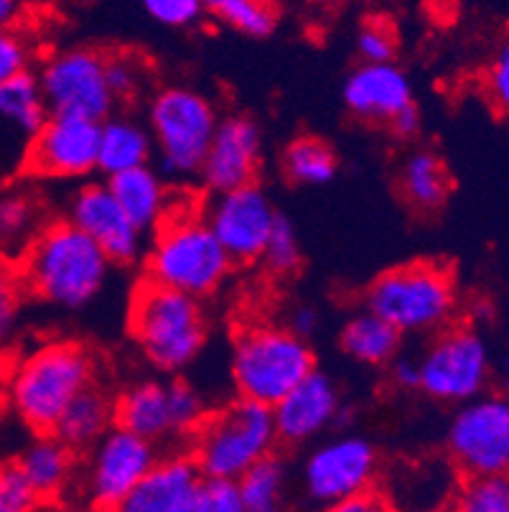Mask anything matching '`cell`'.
<instances>
[{"mask_svg":"<svg viewBox=\"0 0 509 512\" xmlns=\"http://www.w3.org/2000/svg\"><path fill=\"white\" fill-rule=\"evenodd\" d=\"M344 105L357 120L390 125L413 102V85L398 64H359L344 82Z\"/></svg>","mask_w":509,"mask_h":512,"instance_id":"cell-19","label":"cell"},{"mask_svg":"<svg viewBox=\"0 0 509 512\" xmlns=\"http://www.w3.org/2000/svg\"><path fill=\"white\" fill-rule=\"evenodd\" d=\"M387 128H390V133L395 138H398V141H413V138L420 133V128H423V118H420L418 105L405 107L403 113H400L398 118L392 120V123L387 125Z\"/></svg>","mask_w":509,"mask_h":512,"instance_id":"cell-45","label":"cell"},{"mask_svg":"<svg viewBox=\"0 0 509 512\" xmlns=\"http://www.w3.org/2000/svg\"><path fill=\"white\" fill-rule=\"evenodd\" d=\"M202 301L174 288L140 281L130 301V337L156 370L181 372L207 344Z\"/></svg>","mask_w":509,"mask_h":512,"instance_id":"cell-4","label":"cell"},{"mask_svg":"<svg viewBox=\"0 0 509 512\" xmlns=\"http://www.w3.org/2000/svg\"><path fill=\"white\" fill-rule=\"evenodd\" d=\"M260 161H263L260 125L247 115H230L219 120L199 179L212 194L232 192L240 186L255 184Z\"/></svg>","mask_w":509,"mask_h":512,"instance_id":"cell-17","label":"cell"},{"mask_svg":"<svg viewBox=\"0 0 509 512\" xmlns=\"http://www.w3.org/2000/svg\"><path fill=\"white\" fill-rule=\"evenodd\" d=\"M342 406V395L334 380L326 372L314 370L273 408L278 439L291 446L316 439L336 426Z\"/></svg>","mask_w":509,"mask_h":512,"instance_id":"cell-18","label":"cell"},{"mask_svg":"<svg viewBox=\"0 0 509 512\" xmlns=\"http://www.w3.org/2000/svg\"><path fill=\"white\" fill-rule=\"evenodd\" d=\"M67 220L84 235H90L112 265H133L143 253V232L128 220L107 181L77 189L69 199Z\"/></svg>","mask_w":509,"mask_h":512,"instance_id":"cell-16","label":"cell"},{"mask_svg":"<svg viewBox=\"0 0 509 512\" xmlns=\"http://www.w3.org/2000/svg\"><path fill=\"white\" fill-rule=\"evenodd\" d=\"M41 209L26 192L0 194V255L21 258L41 230Z\"/></svg>","mask_w":509,"mask_h":512,"instance_id":"cell-31","label":"cell"},{"mask_svg":"<svg viewBox=\"0 0 509 512\" xmlns=\"http://www.w3.org/2000/svg\"><path fill=\"white\" fill-rule=\"evenodd\" d=\"M446 451L466 477H509V395L482 393L459 406Z\"/></svg>","mask_w":509,"mask_h":512,"instance_id":"cell-10","label":"cell"},{"mask_svg":"<svg viewBox=\"0 0 509 512\" xmlns=\"http://www.w3.org/2000/svg\"><path fill=\"white\" fill-rule=\"evenodd\" d=\"M392 383L400 390H418L420 388V367L415 357H395L390 362Z\"/></svg>","mask_w":509,"mask_h":512,"instance_id":"cell-44","label":"cell"},{"mask_svg":"<svg viewBox=\"0 0 509 512\" xmlns=\"http://www.w3.org/2000/svg\"><path fill=\"white\" fill-rule=\"evenodd\" d=\"M497 377V385H499V393L509 395V355L504 357L502 362H499L497 367H494V375Z\"/></svg>","mask_w":509,"mask_h":512,"instance_id":"cell-48","label":"cell"},{"mask_svg":"<svg viewBox=\"0 0 509 512\" xmlns=\"http://www.w3.org/2000/svg\"><path fill=\"white\" fill-rule=\"evenodd\" d=\"M420 393L446 406H464L487 393L494 365L489 344L471 327H448L418 357Z\"/></svg>","mask_w":509,"mask_h":512,"instance_id":"cell-9","label":"cell"},{"mask_svg":"<svg viewBox=\"0 0 509 512\" xmlns=\"http://www.w3.org/2000/svg\"><path fill=\"white\" fill-rule=\"evenodd\" d=\"M400 342H403V334L367 309L362 314H354L339 334L344 352L354 362L367 367L390 365L398 357Z\"/></svg>","mask_w":509,"mask_h":512,"instance_id":"cell-27","label":"cell"},{"mask_svg":"<svg viewBox=\"0 0 509 512\" xmlns=\"http://www.w3.org/2000/svg\"><path fill=\"white\" fill-rule=\"evenodd\" d=\"M140 6L166 29H189L204 16V0H140Z\"/></svg>","mask_w":509,"mask_h":512,"instance_id":"cell-38","label":"cell"},{"mask_svg":"<svg viewBox=\"0 0 509 512\" xmlns=\"http://www.w3.org/2000/svg\"><path fill=\"white\" fill-rule=\"evenodd\" d=\"M191 439V459L204 479L237 482L280 444L273 408L237 398L207 413Z\"/></svg>","mask_w":509,"mask_h":512,"instance_id":"cell-5","label":"cell"},{"mask_svg":"<svg viewBox=\"0 0 509 512\" xmlns=\"http://www.w3.org/2000/svg\"><path fill=\"white\" fill-rule=\"evenodd\" d=\"M280 169L296 186H324L339 171V156L324 138L301 136L283 148Z\"/></svg>","mask_w":509,"mask_h":512,"instance_id":"cell-29","label":"cell"},{"mask_svg":"<svg viewBox=\"0 0 509 512\" xmlns=\"http://www.w3.org/2000/svg\"><path fill=\"white\" fill-rule=\"evenodd\" d=\"M158 462L151 441L112 426L92 449H87L82 492L92 512H120L138 482Z\"/></svg>","mask_w":509,"mask_h":512,"instance_id":"cell-11","label":"cell"},{"mask_svg":"<svg viewBox=\"0 0 509 512\" xmlns=\"http://www.w3.org/2000/svg\"><path fill=\"white\" fill-rule=\"evenodd\" d=\"M31 46L26 44L18 31L3 29L0 31V85L11 82L18 74L31 72Z\"/></svg>","mask_w":509,"mask_h":512,"instance_id":"cell-41","label":"cell"},{"mask_svg":"<svg viewBox=\"0 0 509 512\" xmlns=\"http://www.w3.org/2000/svg\"><path fill=\"white\" fill-rule=\"evenodd\" d=\"M105 59L107 54L87 46L59 51L46 59L36 77L51 113L79 115L95 123L115 115L118 100L107 82Z\"/></svg>","mask_w":509,"mask_h":512,"instance_id":"cell-12","label":"cell"},{"mask_svg":"<svg viewBox=\"0 0 509 512\" xmlns=\"http://www.w3.org/2000/svg\"><path fill=\"white\" fill-rule=\"evenodd\" d=\"M105 250L69 220L49 222L21 255V278L44 304L64 311L84 309L100 296L110 273Z\"/></svg>","mask_w":509,"mask_h":512,"instance_id":"cell-1","label":"cell"},{"mask_svg":"<svg viewBox=\"0 0 509 512\" xmlns=\"http://www.w3.org/2000/svg\"><path fill=\"white\" fill-rule=\"evenodd\" d=\"M364 309L400 334L441 332L459 309V291L446 265L415 260L380 273L364 293Z\"/></svg>","mask_w":509,"mask_h":512,"instance_id":"cell-6","label":"cell"},{"mask_svg":"<svg viewBox=\"0 0 509 512\" xmlns=\"http://www.w3.org/2000/svg\"><path fill=\"white\" fill-rule=\"evenodd\" d=\"M217 125L212 102L191 87H163L148 105V130L158 151V164L176 179L199 176Z\"/></svg>","mask_w":509,"mask_h":512,"instance_id":"cell-8","label":"cell"},{"mask_svg":"<svg viewBox=\"0 0 509 512\" xmlns=\"http://www.w3.org/2000/svg\"><path fill=\"white\" fill-rule=\"evenodd\" d=\"M115 426V400L90 385L64 408L51 434L74 451H87Z\"/></svg>","mask_w":509,"mask_h":512,"instance_id":"cell-24","label":"cell"},{"mask_svg":"<svg viewBox=\"0 0 509 512\" xmlns=\"http://www.w3.org/2000/svg\"><path fill=\"white\" fill-rule=\"evenodd\" d=\"M196 492H199V490H196ZM171 512H199V500H196V495L189 497V500L181 502V505L174 507Z\"/></svg>","mask_w":509,"mask_h":512,"instance_id":"cell-49","label":"cell"},{"mask_svg":"<svg viewBox=\"0 0 509 512\" xmlns=\"http://www.w3.org/2000/svg\"><path fill=\"white\" fill-rule=\"evenodd\" d=\"M153 153V136L148 125L128 115H110L100 123L97 143V171L110 179L123 171L148 166Z\"/></svg>","mask_w":509,"mask_h":512,"instance_id":"cell-23","label":"cell"},{"mask_svg":"<svg viewBox=\"0 0 509 512\" xmlns=\"http://www.w3.org/2000/svg\"><path fill=\"white\" fill-rule=\"evenodd\" d=\"M115 426L125 428L140 439L158 444L176 434L174 403H171V383L143 380L130 385L115 400Z\"/></svg>","mask_w":509,"mask_h":512,"instance_id":"cell-21","label":"cell"},{"mask_svg":"<svg viewBox=\"0 0 509 512\" xmlns=\"http://www.w3.org/2000/svg\"><path fill=\"white\" fill-rule=\"evenodd\" d=\"M316 327H319V311L314 309V306H298L296 311H293L291 316V327L296 334H301L303 339L311 337V334L316 332Z\"/></svg>","mask_w":509,"mask_h":512,"instance_id":"cell-46","label":"cell"},{"mask_svg":"<svg viewBox=\"0 0 509 512\" xmlns=\"http://www.w3.org/2000/svg\"><path fill=\"white\" fill-rule=\"evenodd\" d=\"M232 268L235 263L214 237L207 217L194 209H171L146 255L148 281L199 301L217 293Z\"/></svg>","mask_w":509,"mask_h":512,"instance_id":"cell-3","label":"cell"},{"mask_svg":"<svg viewBox=\"0 0 509 512\" xmlns=\"http://www.w3.org/2000/svg\"><path fill=\"white\" fill-rule=\"evenodd\" d=\"M21 16V0H0V31L13 29Z\"/></svg>","mask_w":509,"mask_h":512,"instance_id":"cell-47","label":"cell"},{"mask_svg":"<svg viewBox=\"0 0 509 512\" xmlns=\"http://www.w3.org/2000/svg\"><path fill=\"white\" fill-rule=\"evenodd\" d=\"M100 123L79 115L51 113L26 153L28 174L51 181L87 179L97 171Z\"/></svg>","mask_w":509,"mask_h":512,"instance_id":"cell-14","label":"cell"},{"mask_svg":"<svg viewBox=\"0 0 509 512\" xmlns=\"http://www.w3.org/2000/svg\"><path fill=\"white\" fill-rule=\"evenodd\" d=\"M380 456L370 439L354 434L334 436L308 451L301 467V487L308 502L321 510L375 490Z\"/></svg>","mask_w":509,"mask_h":512,"instance_id":"cell-13","label":"cell"},{"mask_svg":"<svg viewBox=\"0 0 509 512\" xmlns=\"http://www.w3.org/2000/svg\"><path fill=\"white\" fill-rule=\"evenodd\" d=\"M204 477L189 454L158 456L151 472L140 479L120 512H171L196 495Z\"/></svg>","mask_w":509,"mask_h":512,"instance_id":"cell-20","label":"cell"},{"mask_svg":"<svg viewBox=\"0 0 509 512\" xmlns=\"http://www.w3.org/2000/svg\"><path fill=\"white\" fill-rule=\"evenodd\" d=\"M204 217L235 265L258 263L278 222L273 202L258 184L214 194V202Z\"/></svg>","mask_w":509,"mask_h":512,"instance_id":"cell-15","label":"cell"},{"mask_svg":"<svg viewBox=\"0 0 509 512\" xmlns=\"http://www.w3.org/2000/svg\"><path fill=\"white\" fill-rule=\"evenodd\" d=\"M451 512H509V477H466Z\"/></svg>","mask_w":509,"mask_h":512,"instance_id":"cell-33","label":"cell"},{"mask_svg":"<svg viewBox=\"0 0 509 512\" xmlns=\"http://www.w3.org/2000/svg\"><path fill=\"white\" fill-rule=\"evenodd\" d=\"M484 95L497 113L509 115V39L502 41L484 72Z\"/></svg>","mask_w":509,"mask_h":512,"instance_id":"cell-40","label":"cell"},{"mask_svg":"<svg viewBox=\"0 0 509 512\" xmlns=\"http://www.w3.org/2000/svg\"><path fill=\"white\" fill-rule=\"evenodd\" d=\"M16 464L41 500H54L72 484L77 451L62 444L54 434H44L23 451Z\"/></svg>","mask_w":509,"mask_h":512,"instance_id":"cell-26","label":"cell"},{"mask_svg":"<svg viewBox=\"0 0 509 512\" xmlns=\"http://www.w3.org/2000/svg\"><path fill=\"white\" fill-rule=\"evenodd\" d=\"M204 11L250 39H268L278 29V8L270 0H204Z\"/></svg>","mask_w":509,"mask_h":512,"instance_id":"cell-32","label":"cell"},{"mask_svg":"<svg viewBox=\"0 0 509 512\" xmlns=\"http://www.w3.org/2000/svg\"><path fill=\"white\" fill-rule=\"evenodd\" d=\"M260 263L265 265V271L270 276L286 278L301 268V242H298L296 230H293L291 222L286 217H280L275 222L273 232H270L268 242H265V250L260 255Z\"/></svg>","mask_w":509,"mask_h":512,"instance_id":"cell-34","label":"cell"},{"mask_svg":"<svg viewBox=\"0 0 509 512\" xmlns=\"http://www.w3.org/2000/svg\"><path fill=\"white\" fill-rule=\"evenodd\" d=\"M51 115L44 90L34 72L18 74L0 85V123L26 138H34Z\"/></svg>","mask_w":509,"mask_h":512,"instance_id":"cell-28","label":"cell"},{"mask_svg":"<svg viewBox=\"0 0 509 512\" xmlns=\"http://www.w3.org/2000/svg\"><path fill=\"white\" fill-rule=\"evenodd\" d=\"M321 512H395V507L382 492L367 490L362 495L349 497V500L334 502V505L324 507Z\"/></svg>","mask_w":509,"mask_h":512,"instance_id":"cell-43","label":"cell"},{"mask_svg":"<svg viewBox=\"0 0 509 512\" xmlns=\"http://www.w3.org/2000/svg\"><path fill=\"white\" fill-rule=\"evenodd\" d=\"M196 500H199V512H247L235 482L204 479L199 492H196Z\"/></svg>","mask_w":509,"mask_h":512,"instance_id":"cell-42","label":"cell"},{"mask_svg":"<svg viewBox=\"0 0 509 512\" xmlns=\"http://www.w3.org/2000/svg\"><path fill=\"white\" fill-rule=\"evenodd\" d=\"M112 197L118 199L128 220L138 227L140 232L158 230L168 214H171V199L163 184L161 174L151 166L123 171L107 179Z\"/></svg>","mask_w":509,"mask_h":512,"instance_id":"cell-22","label":"cell"},{"mask_svg":"<svg viewBox=\"0 0 509 512\" xmlns=\"http://www.w3.org/2000/svg\"><path fill=\"white\" fill-rule=\"evenodd\" d=\"M398 189L410 209L433 214L446 207L454 181L438 153L420 148V151L410 153L400 166Z\"/></svg>","mask_w":509,"mask_h":512,"instance_id":"cell-25","label":"cell"},{"mask_svg":"<svg viewBox=\"0 0 509 512\" xmlns=\"http://www.w3.org/2000/svg\"><path fill=\"white\" fill-rule=\"evenodd\" d=\"M107 82L118 102H130L143 92L148 82V67L138 54L130 51H118V54H107L105 59Z\"/></svg>","mask_w":509,"mask_h":512,"instance_id":"cell-35","label":"cell"},{"mask_svg":"<svg viewBox=\"0 0 509 512\" xmlns=\"http://www.w3.org/2000/svg\"><path fill=\"white\" fill-rule=\"evenodd\" d=\"M41 497L16 462L0 464V512H39Z\"/></svg>","mask_w":509,"mask_h":512,"instance_id":"cell-36","label":"cell"},{"mask_svg":"<svg viewBox=\"0 0 509 512\" xmlns=\"http://www.w3.org/2000/svg\"><path fill=\"white\" fill-rule=\"evenodd\" d=\"M97 360L82 342L54 339L34 347L16 365L8 398L16 416L39 436L51 434L64 408L95 385Z\"/></svg>","mask_w":509,"mask_h":512,"instance_id":"cell-2","label":"cell"},{"mask_svg":"<svg viewBox=\"0 0 509 512\" xmlns=\"http://www.w3.org/2000/svg\"><path fill=\"white\" fill-rule=\"evenodd\" d=\"M23 293H26V286H23L21 271L11 268L8 260L0 258V342H6L16 329Z\"/></svg>","mask_w":509,"mask_h":512,"instance_id":"cell-37","label":"cell"},{"mask_svg":"<svg viewBox=\"0 0 509 512\" xmlns=\"http://www.w3.org/2000/svg\"><path fill=\"white\" fill-rule=\"evenodd\" d=\"M230 370L240 398L275 408L316 370V357L293 329L258 324L237 334Z\"/></svg>","mask_w":509,"mask_h":512,"instance_id":"cell-7","label":"cell"},{"mask_svg":"<svg viewBox=\"0 0 509 512\" xmlns=\"http://www.w3.org/2000/svg\"><path fill=\"white\" fill-rule=\"evenodd\" d=\"M237 492L247 512H283L288 492V464L278 454L265 456L237 479Z\"/></svg>","mask_w":509,"mask_h":512,"instance_id":"cell-30","label":"cell"},{"mask_svg":"<svg viewBox=\"0 0 509 512\" xmlns=\"http://www.w3.org/2000/svg\"><path fill=\"white\" fill-rule=\"evenodd\" d=\"M395 51H398V39L382 21H372L359 29L357 54L362 64H387L395 59Z\"/></svg>","mask_w":509,"mask_h":512,"instance_id":"cell-39","label":"cell"}]
</instances>
